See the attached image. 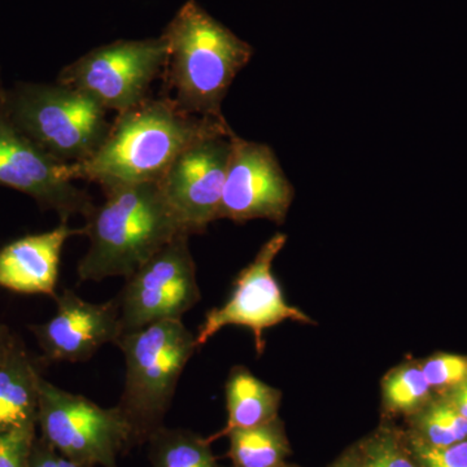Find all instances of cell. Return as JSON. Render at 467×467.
Masks as SVG:
<instances>
[{"instance_id": "9c48e42d", "label": "cell", "mask_w": 467, "mask_h": 467, "mask_svg": "<svg viewBox=\"0 0 467 467\" xmlns=\"http://www.w3.org/2000/svg\"><path fill=\"white\" fill-rule=\"evenodd\" d=\"M285 243L287 235L284 233H276L264 243L254 259L236 276L226 303L205 315L196 335L199 347L207 344L227 326H242L254 334L257 355H261L265 348L264 333L266 328L285 321L313 324L308 315L285 301L281 285L273 273V264Z\"/></svg>"}, {"instance_id": "484cf974", "label": "cell", "mask_w": 467, "mask_h": 467, "mask_svg": "<svg viewBox=\"0 0 467 467\" xmlns=\"http://www.w3.org/2000/svg\"><path fill=\"white\" fill-rule=\"evenodd\" d=\"M447 398L467 420V379L448 391Z\"/></svg>"}, {"instance_id": "52a82bcc", "label": "cell", "mask_w": 467, "mask_h": 467, "mask_svg": "<svg viewBox=\"0 0 467 467\" xmlns=\"http://www.w3.org/2000/svg\"><path fill=\"white\" fill-rule=\"evenodd\" d=\"M167 43L158 38L116 41L88 51L58 73L57 82L84 92L117 113L149 99L150 86L162 76Z\"/></svg>"}, {"instance_id": "83f0119b", "label": "cell", "mask_w": 467, "mask_h": 467, "mask_svg": "<svg viewBox=\"0 0 467 467\" xmlns=\"http://www.w3.org/2000/svg\"><path fill=\"white\" fill-rule=\"evenodd\" d=\"M333 467H362L361 453L358 447L353 448L342 459L334 463Z\"/></svg>"}, {"instance_id": "5b68a950", "label": "cell", "mask_w": 467, "mask_h": 467, "mask_svg": "<svg viewBox=\"0 0 467 467\" xmlns=\"http://www.w3.org/2000/svg\"><path fill=\"white\" fill-rule=\"evenodd\" d=\"M116 346L125 358L119 407L133 425L135 442L147 441L162 426L198 340L182 321H162L122 334Z\"/></svg>"}, {"instance_id": "5bb4252c", "label": "cell", "mask_w": 467, "mask_h": 467, "mask_svg": "<svg viewBox=\"0 0 467 467\" xmlns=\"http://www.w3.org/2000/svg\"><path fill=\"white\" fill-rule=\"evenodd\" d=\"M85 235L61 223L50 232L23 236L0 250V287L17 294L57 297L58 267L64 244L72 236Z\"/></svg>"}, {"instance_id": "d4e9b609", "label": "cell", "mask_w": 467, "mask_h": 467, "mask_svg": "<svg viewBox=\"0 0 467 467\" xmlns=\"http://www.w3.org/2000/svg\"><path fill=\"white\" fill-rule=\"evenodd\" d=\"M27 467H90L58 453L45 439H34Z\"/></svg>"}, {"instance_id": "f546056e", "label": "cell", "mask_w": 467, "mask_h": 467, "mask_svg": "<svg viewBox=\"0 0 467 467\" xmlns=\"http://www.w3.org/2000/svg\"><path fill=\"white\" fill-rule=\"evenodd\" d=\"M281 467H291V466L284 465V466H281Z\"/></svg>"}, {"instance_id": "4316f807", "label": "cell", "mask_w": 467, "mask_h": 467, "mask_svg": "<svg viewBox=\"0 0 467 467\" xmlns=\"http://www.w3.org/2000/svg\"><path fill=\"white\" fill-rule=\"evenodd\" d=\"M17 337L9 331L5 325H0V368L7 361L9 353L16 343Z\"/></svg>"}, {"instance_id": "7c38bea8", "label": "cell", "mask_w": 467, "mask_h": 467, "mask_svg": "<svg viewBox=\"0 0 467 467\" xmlns=\"http://www.w3.org/2000/svg\"><path fill=\"white\" fill-rule=\"evenodd\" d=\"M233 133L212 135L192 143L178 155L159 182L189 235L205 232L209 223L218 220Z\"/></svg>"}, {"instance_id": "277c9868", "label": "cell", "mask_w": 467, "mask_h": 467, "mask_svg": "<svg viewBox=\"0 0 467 467\" xmlns=\"http://www.w3.org/2000/svg\"><path fill=\"white\" fill-rule=\"evenodd\" d=\"M0 109L21 133L64 164L92 158L109 133L107 110L63 84L17 82L5 88Z\"/></svg>"}, {"instance_id": "ac0fdd59", "label": "cell", "mask_w": 467, "mask_h": 467, "mask_svg": "<svg viewBox=\"0 0 467 467\" xmlns=\"http://www.w3.org/2000/svg\"><path fill=\"white\" fill-rule=\"evenodd\" d=\"M147 441L150 467H221L207 439L189 430L161 426Z\"/></svg>"}, {"instance_id": "603a6c76", "label": "cell", "mask_w": 467, "mask_h": 467, "mask_svg": "<svg viewBox=\"0 0 467 467\" xmlns=\"http://www.w3.org/2000/svg\"><path fill=\"white\" fill-rule=\"evenodd\" d=\"M408 444L420 467H467V439L448 447H431L411 436Z\"/></svg>"}, {"instance_id": "7402d4cb", "label": "cell", "mask_w": 467, "mask_h": 467, "mask_svg": "<svg viewBox=\"0 0 467 467\" xmlns=\"http://www.w3.org/2000/svg\"><path fill=\"white\" fill-rule=\"evenodd\" d=\"M432 391H451L467 379V358L451 353H436L420 364Z\"/></svg>"}, {"instance_id": "e0dca14e", "label": "cell", "mask_w": 467, "mask_h": 467, "mask_svg": "<svg viewBox=\"0 0 467 467\" xmlns=\"http://www.w3.org/2000/svg\"><path fill=\"white\" fill-rule=\"evenodd\" d=\"M229 456L234 467H281L290 454L281 420H272L252 429L234 430Z\"/></svg>"}, {"instance_id": "f1b7e54d", "label": "cell", "mask_w": 467, "mask_h": 467, "mask_svg": "<svg viewBox=\"0 0 467 467\" xmlns=\"http://www.w3.org/2000/svg\"><path fill=\"white\" fill-rule=\"evenodd\" d=\"M5 88L3 86V79H2V67H0V99H2L3 92H5Z\"/></svg>"}, {"instance_id": "d6986e66", "label": "cell", "mask_w": 467, "mask_h": 467, "mask_svg": "<svg viewBox=\"0 0 467 467\" xmlns=\"http://www.w3.org/2000/svg\"><path fill=\"white\" fill-rule=\"evenodd\" d=\"M383 408L391 414L414 416L432 400V389L418 362L393 368L382 380Z\"/></svg>"}, {"instance_id": "ba28073f", "label": "cell", "mask_w": 467, "mask_h": 467, "mask_svg": "<svg viewBox=\"0 0 467 467\" xmlns=\"http://www.w3.org/2000/svg\"><path fill=\"white\" fill-rule=\"evenodd\" d=\"M189 238L181 234L126 279L117 297L124 333L158 322L182 321L199 303L201 290Z\"/></svg>"}, {"instance_id": "6da1fadb", "label": "cell", "mask_w": 467, "mask_h": 467, "mask_svg": "<svg viewBox=\"0 0 467 467\" xmlns=\"http://www.w3.org/2000/svg\"><path fill=\"white\" fill-rule=\"evenodd\" d=\"M233 133L223 119L183 112L161 95L119 113L92 158L69 164L72 181H88L101 190L119 184L159 183L182 150L202 138Z\"/></svg>"}, {"instance_id": "9a60e30c", "label": "cell", "mask_w": 467, "mask_h": 467, "mask_svg": "<svg viewBox=\"0 0 467 467\" xmlns=\"http://www.w3.org/2000/svg\"><path fill=\"white\" fill-rule=\"evenodd\" d=\"M41 379L38 362L17 337L0 368V430L36 427Z\"/></svg>"}, {"instance_id": "2e32d148", "label": "cell", "mask_w": 467, "mask_h": 467, "mask_svg": "<svg viewBox=\"0 0 467 467\" xmlns=\"http://www.w3.org/2000/svg\"><path fill=\"white\" fill-rule=\"evenodd\" d=\"M282 393L247 370L236 367L226 382L227 422L220 436L234 430L252 429L278 418Z\"/></svg>"}, {"instance_id": "30bf717a", "label": "cell", "mask_w": 467, "mask_h": 467, "mask_svg": "<svg viewBox=\"0 0 467 467\" xmlns=\"http://www.w3.org/2000/svg\"><path fill=\"white\" fill-rule=\"evenodd\" d=\"M0 186L30 196L42 209L57 212L61 223L97 207L90 193L69 177V164L58 161L21 133L0 109Z\"/></svg>"}, {"instance_id": "8fae6325", "label": "cell", "mask_w": 467, "mask_h": 467, "mask_svg": "<svg viewBox=\"0 0 467 467\" xmlns=\"http://www.w3.org/2000/svg\"><path fill=\"white\" fill-rule=\"evenodd\" d=\"M294 196L272 147L233 133L218 218L238 223L259 218L284 223Z\"/></svg>"}, {"instance_id": "44dd1931", "label": "cell", "mask_w": 467, "mask_h": 467, "mask_svg": "<svg viewBox=\"0 0 467 467\" xmlns=\"http://www.w3.org/2000/svg\"><path fill=\"white\" fill-rule=\"evenodd\" d=\"M362 467H420L404 436L383 429L358 447Z\"/></svg>"}, {"instance_id": "7a4b0ae2", "label": "cell", "mask_w": 467, "mask_h": 467, "mask_svg": "<svg viewBox=\"0 0 467 467\" xmlns=\"http://www.w3.org/2000/svg\"><path fill=\"white\" fill-rule=\"evenodd\" d=\"M161 36L168 51L162 95L189 115L223 119V100L254 47L196 0L178 9Z\"/></svg>"}, {"instance_id": "ffe728a7", "label": "cell", "mask_w": 467, "mask_h": 467, "mask_svg": "<svg viewBox=\"0 0 467 467\" xmlns=\"http://www.w3.org/2000/svg\"><path fill=\"white\" fill-rule=\"evenodd\" d=\"M414 438L431 447H448L467 439V420L447 396L432 399L414 414Z\"/></svg>"}, {"instance_id": "3957f363", "label": "cell", "mask_w": 467, "mask_h": 467, "mask_svg": "<svg viewBox=\"0 0 467 467\" xmlns=\"http://www.w3.org/2000/svg\"><path fill=\"white\" fill-rule=\"evenodd\" d=\"M103 192L106 201L86 218L90 245L77 266L79 281L128 279L156 252L187 234L159 183L119 184Z\"/></svg>"}, {"instance_id": "cb8c5ba5", "label": "cell", "mask_w": 467, "mask_h": 467, "mask_svg": "<svg viewBox=\"0 0 467 467\" xmlns=\"http://www.w3.org/2000/svg\"><path fill=\"white\" fill-rule=\"evenodd\" d=\"M36 427L0 430V467H27Z\"/></svg>"}, {"instance_id": "8992f818", "label": "cell", "mask_w": 467, "mask_h": 467, "mask_svg": "<svg viewBox=\"0 0 467 467\" xmlns=\"http://www.w3.org/2000/svg\"><path fill=\"white\" fill-rule=\"evenodd\" d=\"M36 423L58 453L90 467H117L119 454L135 442L133 425L119 405L101 408L43 377Z\"/></svg>"}, {"instance_id": "4fadbf2b", "label": "cell", "mask_w": 467, "mask_h": 467, "mask_svg": "<svg viewBox=\"0 0 467 467\" xmlns=\"http://www.w3.org/2000/svg\"><path fill=\"white\" fill-rule=\"evenodd\" d=\"M57 313L42 325L30 326L48 361L84 362L122 333L119 300L95 304L75 291L64 290Z\"/></svg>"}]
</instances>
